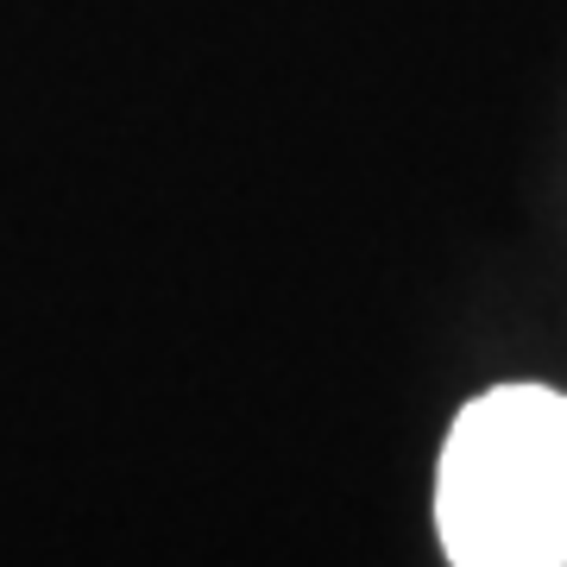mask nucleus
Segmentation results:
<instances>
[{"label": "nucleus", "instance_id": "f257e3e1", "mask_svg": "<svg viewBox=\"0 0 567 567\" xmlns=\"http://www.w3.org/2000/svg\"><path fill=\"white\" fill-rule=\"evenodd\" d=\"M454 567H567V398L492 385L454 416L435 466Z\"/></svg>", "mask_w": 567, "mask_h": 567}]
</instances>
